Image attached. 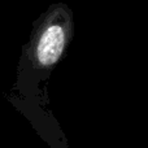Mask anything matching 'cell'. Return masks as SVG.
<instances>
[{"label":"cell","mask_w":148,"mask_h":148,"mask_svg":"<svg viewBox=\"0 0 148 148\" xmlns=\"http://www.w3.org/2000/svg\"><path fill=\"white\" fill-rule=\"evenodd\" d=\"M65 46V33L60 25H52L42 34L36 48L40 65L51 66L59 61Z\"/></svg>","instance_id":"6da1fadb"}]
</instances>
